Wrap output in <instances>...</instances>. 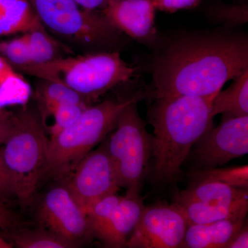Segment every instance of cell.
Segmentation results:
<instances>
[{"instance_id":"obj_1","label":"cell","mask_w":248,"mask_h":248,"mask_svg":"<svg viewBox=\"0 0 248 248\" xmlns=\"http://www.w3.org/2000/svg\"><path fill=\"white\" fill-rule=\"evenodd\" d=\"M248 68L247 36L223 31L179 35L155 55L152 94L215 95Z\"/></svg>"},{"instance_id":"obj_2","label":"cell","mask_w":248,"mask_h":248,"mask_svg":"<svg viewBox=\"0 0 248 248\" xmlns=\"http://www.w3.org/2000/svg\"><path fill=\"white\" fill-rule=\"evenodd\" d=\"M216 95L155 98L148 111L153 127L148 173L156 185H169L179 179L192 146L213 127L212 107Z\"/></svg>"},{"instance_id":"obj_3","label":"cell","mask_w":248,"mask_h":248,"mask_svg":"<svg viewBox=\"0 0 248 248\" xmlns=\"http://www.w3.org/2000/svg\"><path fill=\"white\" fill-rule=\"evenodd\" d=\"M17 70L39 79L66 85L91 105L108 91L130 81L136 74V68L124 61L118 52L63 57Z\"/></svg>"},{"instance_id":"obj_4","label":"cell","mask_w":248,"mask_h":248,"mask_svg":"<svg viewBox=\"0 0 248 248\" xmlns=\"http://www.w3.org/2000/svg\"><path fill=\"white\" fill-rule=\"evenodd\" d=\"M145 95L141 91L122 101L108 99L86 108L71 126L48 139L46 161L41 181L71 172L115 129L122 111L135 99H143Z\"/></svg>"},{"instance_id":"obj_5","label":"cell","mask_w":248,"mask_h":248,"mask_svg":"<svg viewBox=\"0 0 248 248\" xmlns=\"http://www.w3.org/2000/svg\"><path fill=\"white\" fill-rule=\"evenodd\" d=\"M48 143L40 113L24 110L13 115L12 131L1 151L14 195L22 206L31 203L41 182Z\"/></svg>"},{"instance_id":"obj_6","label":"cell","mask_w":248,"mask_h":248,"mask_svg":"<svg viewBox=\"0 0 248 248\" xmlns=\"http://www.w3.org/2000/svg\"><path fill=\"white\" fill-rule=\"evenodd\" d=\"M142 99H135L122 111L115 131L106 140L119 187L126 189V195L136 197L141 196L151 157V135L138 108Z\"/></svg>"},{"instance_id":"obj_7","label":"cell","mask_w":248,"mask_h":248,"mask_svg":"<svg viewBox=\"0 0 248 248\" xmlns=\"http://www.w3.org/2000/svg\"><path fill=\"white\" fill-rule=\"evenodd\" d=\"M42 25L82 46H111L122 34L100 11L80 6L75 0H28Z\"/></svg>"},{"instance_id":"obj_8","label":"cell","mask_w":248,"mask_h":248,"mask_svg":"<svg viewBox=\"0 0 248 248\" xmlns=\"http://www.w3.org/2000/svg\"><path fill=\"white\" fill-rule=\"evenodd\" d=\"M248 153V116L222 120L209 129L191 150L195 170L221 167Z\"/></svg>"},{"instance_id":"obj_9","label":"cell","mask_w":248,"mask_h":248,"mask_svg":"<svg viewBox=\"0 0 248 248\" xmlns=\"http://www.w3.org/2000/svg\"><path fill=\"white\" fill-rule=\"evenodd\" d=\"M71 172L65 186L86 215L94 203L117 194L120 189L105 140L97 149L86 155Z\"/></svg>"},{"instance_id":"obj_10","label":"cell","mask_w":248,"mask_h":248,"mask_svg":"<svg viewBox=\"0 0 248 248\" xmlns=\"http://www.w3.org/2000/svg\"><path fill=\"white\" fill-rule=\"evenodd\" d=\"M187 228L185 217L174 204L145 207L127 248H182Z\"/></svg>"},{"instance_id":"obj_11","label":"cell","mask_w":248,"mask_h":248,"mask_svg":"<svg viewBox=\"0 0 248 248\" xmlns=\"http://www.w3.org/2000/svg\"><path fill=\"white\" fill-rule=\"evenodd\" d=\"M37 216L42 228L76 248L90 234L86 215L65 185L55 186L45 194Z\"/></svg>"},{"instance_id":"obj_12","label":"cell","mask_w":248,"mask_h":248,"mask_svg":"<svg viewBox=\"0 0 248 248\" xmlns=\"http://www.w3.org/2000/svg\"><path fill=\"white\" fill-rule=\"evenodd\" d=\"M151 0H107L101 12L122 33L143 44L156 40Z\"/></svg>"},{"instance_id":"obj_13","label":"cell","mask_w":248,"mask_h":248,"mask_svg":"<svg viewBox=\"0 0 248 248\" xmlns=\"http://www.w3.org/2000/svg\"><path fill=\"white\" fill-rule=\"evenodd\" d=\"M246 217L187 226L182 248H226L246 223Z\"/></svg>"},{"instance_id":"obj_14","label":"cell","mask_w":248,"mask_h":248,"mask_svg":"<svg viewBox=\"0 0 248 248\" xmlns=\"http://www.w3.org/2000/svg\"><path fill=\"white\" fill-rule=\"evenodd\" d=\"M144 208L141 196L121 197L103 244L108 248H127L128 238L140 221Z\"/></svg>"},{"instance_id":"obj_15","label":"cell","mask_w":248,"mask_h":248,"mask_svg":"<svg viewBox=\"0 0 248 248\" xmlns=\"http://www.w3.org/2000/svg\"><path fill=\"white\" fill-rule=\"evenodd\" d=\"M173 204L181 210L185 217L187 226L228 218L246 217L248 211V201L229 205H214L182 198L174 195Z\"/></svg>"},{"instance_id":"obj_16","label":"cell","mask_w":248,"mask_h":248,"mask_svg":"<svg viewBox=\"0 0 248 248\" xmlns=\"http://www.w3.org/2000/svg\"><path fill=\"white\" fill-rule=\"evenodd\" d=\"M176 195L214 205H229L248 201V189L239 188L215 181L193 182L186 190Z\"/></svg>"},{"instance_id":"obj_17","label":"cell","mask_w":248,"mask_h":248,"mask_svg":"<svg viewBox=\"0 0 248 248\" xmlns=\"http://www.w3.org/2000/svg\"><path fill=\"white\" fill-rule=\"evenodd\" d=\"M45 29L28 0H0V36Z\"/></svg>"},{"instance_id":"obj_18","label":"cell","mask_w":248,"mask_h":248,"mask_svg":"<svg viewBox=\"0 0 248 248\" xmlns=\"http://www.w3.org/2000/svg\"><path fill=\"white\" fill-rule=\"evenodd\" d=\"M220 114L223 115V120L248 116V68L214 99L212 115L215 117Z\"/></svg>"},{"instance_id":"obj_19","label":"cell","mask_w":248,"mask_h":248,"mask_svg":"<svg viewBox=\"0 0 248 248\" xmlns=\"http://www.w3.org/2000/svg\"><path fill=\"white\" fill-rule=\"evenodd\" d=\"M36 89L40 115L43 124L57 107L66 104L91 106L79 93L66 85L56 81L40 79Z\"/></svg>"},{"instance_id":"obj_20","label":"cell","mask_w":248,"mask_h":248,"mask_svg":"<svg viewBox=\"0 0 248 248\" xmlns=\"http://www.w3.org/2000/svg\"><path fill=\"white\" fill-rule=\"evenodd\" d=\"M30 94L29 83L0 55V109L9 104L26 102Z\"/></svg>"},{"instance_id":"obj_21","label":"cell","mask_w":248,"mask_h":248,"mask_svg":"<svg viewBox=\"0 0 248 248\" xmlns=\"http://www.w3.org/2000/svg\"><path fill=\"white\" fill-rule=\"evenodd\" d=\"M45 29H34L24 33L29 47L31 64L46 63L63 57L62 45H58Z\"/></svg>"},{"instance_id":"obj_22","label":"cell","mask_w":248,"mask_h":248,"mask_svg":"<svg viewBox=\"0 0 248 248\" xmlns=\"http://www.w3.org/2000/svg\"><path fill=\"white\" fill-rule=\"evenodd\" d=\"M121 197L117 194L107 196L94 203L86 214L90 234L102 243L107 237L112 215Z\"/></svg>"},{"instance_id":"obj_23","label":"cell","mask_w":248,"mask_h":248,"mask_svg":"<svg viewBox=\"0 0 248 248\" xmlns=\"http://www.w3.org/2000/svg\"><path fill=\"white\" fill-rule=\"evenodd\" d=\"M13 246L19 248H73L71 244L53 232L42 228L37 230H22L11 234Z\"/></svg>"},{"instance_id":"obj_24","label":"cell","mask_w":248,"mask_h":248,"mask_svg":"<svg viewBox=\"0 0 248 248\" xmlns=\"http://www.w3.org/2000/svg\"><path fill=\"white\" fill-rule=\"evenodd\" d=\"M193 182L215 181L239 188L248 189V166L244 165L230 168L196 169L192 173Z\"/></svg>"},{"instance_id":"obj_25","label":"cell","mask_w":248,"mask_h":248,"mask_svg":"<svg viewBox=\"0 0 248 248\" xmlns=\"http://www.w3.org/2000/svg\"><path fill=\"white\" fill-rule=\"evenodd\" d=\"M208 17L218 24L228 26L244 24L248 21V6L242 4L216 3L207 11Z\"/></svg>"},{"instance_id":"obj_26","label":"cell","mask_w":248,"mask_h":248,"mask_svg":"<svg viewBox=\"0 0 248 248\" xmlns=\"http://www.w3.org/2000/svg\"><path fill=\"white\" fill-rule=\"evenodd\" d=\"M87 107H89L84 104H66L57 107L48 117H53V124L46 128V131H48L50 135V138L56 136L58 134L71 126Z\"/></svg>"},{"instance_id":"obj_27","label":"cell","mask_w":248,"mask_h":248,"mask_svg":"<svg viewBox=\"0 0 248 248\" xmlns=\"http://www.w3.org/2000/svg\"><path fill=\"white\" fill-rule=\"evenodd\" d=\"M0 53L15 69L31 63L29 47L24 35L0 42Z\"/></svg>"},{"instance_id":"obj_28","label":"cell","mask_w":248,"mask_h":248,"mask_svg":"<svg viewBox=\"0 0 248 248\" xmlns=\"http://www.w3.org/2000/svg\"><path fill=\"white\" fill-rule=\"evenodd\" d=\"M155 10L166 13H174L179 10L197 7L202 0H151Z\"/></svg>"},{"instance_id":"obj_29","label":"cell","mask_w":248,"mask_h":248,"mask_svg":"<svg viewBox=\"0 0 248 248\" xmlns=\"http://www.w3.org/2000/svg\"><path fill=\"white\" fill-rule=\"evenodd\" d=\"M8 195H14V187L0 148V199Z\"/></svg>"},{"instance_id":"obj_30","label":"cell","mask_w":248,"mask_h":248,"mask_svg":"<svg viewBox=\"0 0 248 248\" xmlns=\"http://www.w3.org/2000/svg\"><path fill=\"white\" fill-rule=\"evenodd\" d=\"M248 248V223L244 226L236 234L232 239L228 243L226 248Z\"/></svg>"},{"instance_id":"obj_31","label":"cell","mask_w":248,"mask_h":248,"mask_svg":"<svg viewBox=\"0 0 248 248\" xmlns=\"http://www.w3.org/2000/svg\"><path fill=\"white\" fill-rule=\"evenodd\" d=\"M13 115L8 112L0 117V145H3L12 131Z\"/></svg>"},{"instance_id":"obj_32","label":"cell","mask_w":248,"mask_h":248,"mask_svg":"<svg viewBox=\"0 0 248 248\" xmlns=\"http://www.w3.org/2000/svg\"><path fill=\"white\" fill-rule=\"evenodd\" d=\"M78 4L84 9L91 11H101L107 0H75Z\"/></svg>"},{"instance_id":"obj_33","label":"cell","mask_w":248,"mask_h":248,"mask_svg":"<svg viewBox=\"0 0 248 248\" xmlns=\"http://www.w3.org/2000/svg\"><path fill=\"white\" fill-rule=\"evenodd\" d=\"M14 223L11 214L8 211L5 206H0V228L4 230H7L11 228Z\"/></svg>"},{"instance_id":"obj_34","label":"cell","mask_w":248,"mask_h":248,"mask_svg":"<svg viewBox=\"0 0 248 248\" xmlns=\"http://www.w3.org/2000/svg\"><path fill=\"white\" fill-rule=\"evenodd\" d=\"M14 247L11 242L5 240L2 236H0V248H11Z\"/></svg>"},{"instance_id":"obj_35","label":"cell","mask_w":248,"mask_h":248,"mask_svg":"<svg viewBox=\"0 0 248 248\" xmlns=\"http://www.w3.org/2000/svg\"><path fill=\"white\" fill-rule=\"evenodd\" d=\"M7 113L8 112H6V111L3 110V109H0V117L6 115Z\"/></svg>"},{"instance_id":"obj_36","label":"cell","mask_w":248,"mask_h":248,"mask_svg":"<svg viewBox=\"0 0 248 248\" xmlns=\"http://www.w3.org/2000/svg\"><path fill=\"white\" fill-rule=\"evenodd\" d=\"M0 206H4V205H3V203L1 202V200H0Z\"/></svg>"}]
</instances>
